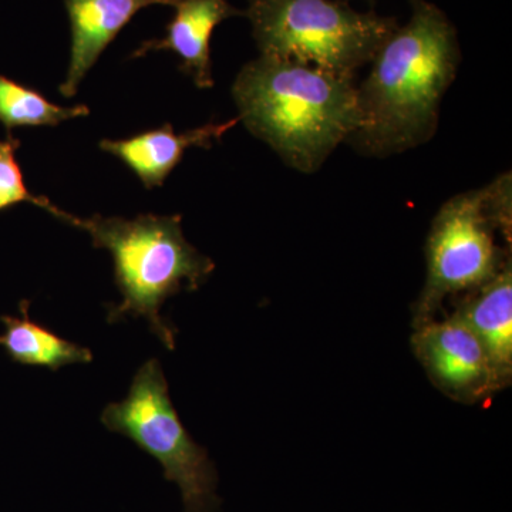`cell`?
Wrapping results in <instances>:
<instances>
[{"instance_id":"1","label":"cell","mask_w":512,"mask_h":512,"mask_svg":"<svg viewBox=\"0 0 512 512\" xmlns=\"http://www.w3.org/2000/svg\"><path fill=\"white\" fill-rule=\"evenodd\" d=\"M458 56L456 30L446 15L426 0H413L409 23L397 26L383 43L357 89L353 143L366 153L389 156L429 140Z\"/></svg>"},{"instance_id":"2","label":"cell","mask_w":512,"mask_h":512,"mask_svg":"<svg viewBox=\"0 0 512 512\" xmlns=\"http://www.w3.org/2000/svg\"><path fill=\"white\" fill-rule=\"evenodd\" d=\"M232 96L239 121L302 173L318 170L359 120L353 79L271 57L245 64Z\"/></svg>"},{"instance_id":"3","label":"cell","mask_w":512,"mask_h":512,"mask_svg":"<svg viewBox=\"0 0 512 512\" xmlns=\"http://www.w3.org/2000/svg\"><path fill=\"white\" fill-rule=\"evenodd\" d=\"M92 237L93 247L113 255L119 305H107V322L146 319L151 333L175 349L177 329L161 315L164 302L180 292H194L214 272L211 258L185 239L181 215L79 218L63 211L60 220Z\"/></svg>"},{"instance_id":"4","label":"cell","mask_w":512,"mask_h":512,"mask_svg":"<svg viewBox=\"0 0 512 512\" xmlns=\"http://www.w3.org/2000/svg\"><path fill=\"white\" fill-rule=\"evenodd\" d=\"M245 16L261 56L353 79L397 29L396 20L333 0H249Z\"/></svg>"},{"instance_id":"5","label":"cell","mask_w":512,"mask_h":512,"mask_svg":"<svg viewBox=\"0 0 512 512\" xmlns=\"http://www.w3.org/2000/svg\"><path fill=\"white\" fill-rule=\"evenodd\" d=\"M495 231L511 241V181L457 195L443 205L427 241V279L414 306V328L436 319L444 299L493 281L507 264ZM511 259V258H508Z\"/></svg>"},{"instance_id":"6","label":"cell","mask_w":512,"mask_h":512,"mask_svg":"<svg viewBox=\"0 0 512 512\" xmlns=\"http://www.w3.org/2000/svg\"><path fill=\"white\" fill-rule=\"evenodd\" d=\"M100 420L111 433L127 437L156 458L165 480L180 488L183 512L220 510L217 468L185 429L157 359L147 360L137 370L126 399L107 404Z\"/></svg>"},{"instance_id":"7","label":"cell","mask_w":512,"mask_h":512,"mask_svg":"<svg viewBox=\"0 0 512 512\" xmlns=\"http://www.w3.org/2000/svg\"><path fill=\"white\" fill-rule=\"evenodd\" d=\"M412 345L427 375L451 399L484 402L500 390L484 346L456 313L414 328Z\"/></svg>"},{"instance_id":"8","label":"cell","mask_w":512,"mask_h":512,"mask_svg":"<svg viewBox=\"0 0 512 512\" xmlns=\"http://www.w3.org/2000/svg\"><path fill=\"white\" fill-rule=\"evenodd\" d=\"M173 19L165 26L163 39L146 40L134 50L133 59L151 52L171 50L180 57L181 72L194 80L198 89L214 87L211 63V37L215 28L245 12L227 0H175Z\"/></svg>"},{"instance_id":"9","label":"cell","mask_w":512,"mask_h":512,"mask_svg":"<svg viewBox=\"0 0 512 512\" xmlns=\"http://www.w3.org/2000/svg\"><path fill=\"white\" fill-rule=\"evenodd\" d=\"M175 0H64L70 22V63L59 93L72 99L104 50L140 10Z\"/></svg>"},{"instance_id":"10","label":"cell","mask_w":512,"mask_h":512,"mask_svg":"<svg viewBox=\"0 0 512 512\" xmlns=\"http://www.w3.org/2000/svg\"><path fill=\"white\" fill-rule=\"evenodd\" d=\"M239 119L225 123H210L175 133L170 123L143 131L123 140H101L100 148L119 158L137 175L147 190L161 187L168 175L183 161L190 148H211L227 131L237 126Z\"/></svg>"},{"instance_id":"11","label":"cell","mask_w":512,"mask_h":512,"mask_svg":"<svg viewBox=\"0 0 512 512\" xmlns=\"http://www.w3.org/2000/svg\"><path fill=\"white\" fill-rule=\"evenodd\" d=\"M458 303L456 315L473 330L490 359L498 389L512 377V271L511 259L493 281Z\"/></svg>"},{"instance_id":"12","label":"cell","mask_w":512,"mask_h":512,"mask_svg":"<svg viewBox=\"0 0 512 512\" xmlns=\"http://www.w3.org/2000/svg\"><path fill=\"white\" fill-rule=\"evenodd\" d=\"M29 301L20 302V318L2 316L5 333L0 346L15 363L23 366L46 367L57 372L64 366L92 363V350L60 338L52 330L33 322L29 316Z\"/></svg>"},{"instance_id":"13","label":"cell","mask_w":512,"mask_h":512,"mask_svg":"<svg viewBox=\"0 0 512 512\" xmlns=\"http://www.w3.org/2000/svg\"><path fill=\"white\" fill-rule=\"evenodd\" d=\"M89 107H63L39 90L0 74V124L12 134L15 128L56 127L64 121L89 116Z\"/></svg>"},{"instance_id":"14","label":"cell","mask_w":512,"mask_h":512,"mask_svg":"<svg viewBox=\"0 0 512 512\" xmlns=\"http://www.w3.org/2000/svg\"><path fill=\"white\" fill-rule=\"evenodd\" d=\"M19 148L20 140L12 134L0 140V212L8 211L26 202L42 208L59 220L63 210L57 208L46 197H37L32 194L26 185L25 175L16 158Z\"/></svg>"}]
</instances>
